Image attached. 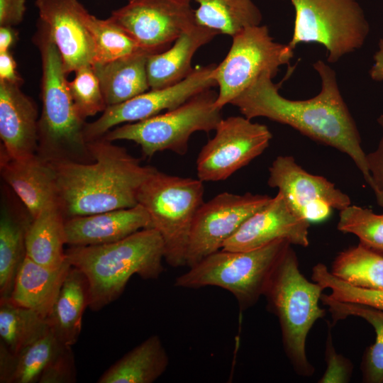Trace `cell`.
I'll return each mask as SVG.
<instances>
[{
	"instance_id": "3",
	"label": "cell",
	"mask_w": 383,
	"mask_h": 383,
	"mask_svg": "<svg viewBox=\"0 0 383 383\" xmlns=\"http://www.w3.org/2000/svg\"><path fill=\"white\" fill-rule=\"evenodd\" d=\"M66 260L86 276L89 308L98 311L123 294L131 277L156 279L164 271L163 240L154 228H145L116 242L70 246Z\"/></svg>"
},
{
	"instance_id": "7",
	"label": "cell",
	"mask_w": 383,
	"mask_h": 383,
	"mask_svg": "<svg viewBox=\"0 0 383 383\" xmlns=\"http://www.w3.org/2000/svg\"><path fill=\"white\" fill-rule=\"evenodd\" d=\"M199 179L181 177L156 168L141 185L138 204L148 211L152 228L160 235L164 259L172 267L186 266V255L195 215L204 201Z\"/></svg>"
},
{
	"instance_id": "22",
	"label": "cell",
	"mask_w": 383,
	"mask_h": 383,
	"mask_svg": "<svg viewBox=\"0 0 383 383\" xmlns=\"http://www.w3.org/2000/svg\"><path fill=\"white\" fill-rule=\"evenodd\" d=\"M71 267L66 260L59 268L50 269L26 256L16 274L9 299L46 318Z\"/></svg>"
},
{
	"instance_id": "34",
	"label": "cell",
	"mask_w": 383,
	"mask_h": 383,
	"mask_svg": "<svg viewBox=\"0 0 383 383\" xmlns=\"http://www.w3.org/2000/svg\"><path fill=\"white\" fill-rule=\"evenodd\" d=\"M338 229L356 235L362 245L383 255V213L349 205L340 210Z\"/></svg>"
},
{
	"instance_id": "29",
	"label": "cell",
	"mask_w": 383,
	"mask_h": 383,
	"mask_svg": "<svg viewBox=\"0 0 383 383\" xmlns=\"http://www.w3.org/2000/svg\"><path fill=\"white\" fill-rule=\"evenodd\" d=\"M195 20L218 34L233 36L245 28L260 25L262 15L252 0H193Z\"/></svg>"
},
{
	"instance_id": "9",
	"label": "cell",
	"mask_w": 383,
	"mask_h": 383,
	"mask_svg": "<svg viewBox=\"0 0 383 383\" xmlns=\"http://www.w3.org/2000/svg\"><path fill=\"white\" fill-rule=\"evenodd\" d=\"M295 12L293 34L287 43L323 45L327 61L334 63L361 48L370 24L357 0H289Z\"/></svg>"
},
{
	"instance_id": "5",
	"label": "cell",
	"mask_w": 383,
	"mask_h": 383,
	"mask_svg": "<svg viewBox=\"0 0 383 383\" xmlns=\"http://www.w3.org/2000/svg\"><path fill=\"white\" fill-rule=\"evenodd\" d=\"M323 290L301 272L290 245L276 265L263 293L268 311L279 321L284 353L294 371L301 377H311L315 371L308 359L306 343L315 322L326 314L319 305Z\"/></svg>"
},
{
	"instance_id": "8",
	"label": "cell",
	"mask_w": 383,
	"mask_h": 383,
	"mask_svg": "<svg viewBox=\"0 0 383 383\" xmlns=\"http://www.w3.org/2000/svg\"><path fill=\"white\" fill-rule=\"evenodd\" d=\"M217 96L215 91L206 89L164 113L111 129L102 138L133 141L149 158L164 150L184 155L194 133L215 131L223 118L221 109L215 104Z\"/></svg>"
},
{
	"instance_id": "2",
	"label": "cell",
	"mask_w": 383,
	"mask_h": 383,
	"mask_svg": "<svg viewBox=\"0 0 383 383\" xmlns=\"http://www.w3.org/2000/svg\"><path fill=\"white\" fill-rule=\"evenodd\" d=\"M88 143L91 162L52 163L65 220L135 206L141 185L155 169L102 138Z\"/></svg>"
},
{
	"instance_id": "43",
	"label": "cell",
	"mask_w": 383,
	"mask_h": 383,
	"mask_svg": "<svg viewBox=\"0 0 383 383\" xmlns=\"http://www.w3.org/2000/svg\"><path fill=\"white\" fill-rule=\"evenodd\" d=\"M17 38L13 27L0 26V52L9 51Z\"/></svg>"
},
{
	"instance_id": "39",
	"label": "cell",
	"mask_w": 383,
	"mask_h": 383,
	"mask_svg": "<svg viewBox=\"0 0 383 383\" xmlns=\"http://www.w3.org/2000/svg\"><path fill=\"white\" fill-rule=\"evenodd\" d=\"M377 123L382 135L377 148L367 154V162L372 182V189L378 204L383 208V114L377 118Z\"/></svg>"
},
{
	"instance_id": "37",
	"label": "cell",
	"mask_w": 383,
	"mask_h": 383,
	"mask_svg": "<svg viewBox=\"0 0 383 383\" xmlns=\"http://www.w3.org/2000/svg\"><path fill=\"white\" fill-rule=\"evenodd\" d=\"M328 328L325 360L326 370L319 383H347L352 377L353 366L350 360L338 353L333 346L331 328Z\"/></svg>"
},
{
	"instance_id": "18",
	"label": "cell",
	"mask_w": 383,
	"mask_h": 383,
	"mask_svg": "<svg viewBox=\"0 0 383 383\" xmlns=\"http://www.w3.org/2000/svg\"><path fill=\"white\" fill-rule=\"evenodd\" d=\"M21 86L0 82L1 148L13 158L37 154L38 110Z\"/></svg>"
},
{
	"instance_id": "31",
	"label": "cell",
	"mask_w": 383,
	"mask_h": 383,
	"mask_svg": "<svg viewBox=\"0 0 383 383\" xmlns=\"http://www.w3.org/2000/svg\"><path fill=\"white\" fill-rule=\"evenodd\" d=\"M50 331L45 318L9 298H0V343L17 353Z\"/></svg>"
},
{
	"instance_id": "20",
	"label": "cell",
	"mask_w": 383,
	"mask_h": 383,
	"mask_svg": "<svg viewBox=\"0 0 383 383\" xmlns=\"http://www.w3.org/2000/svg\"><path fill=\"white\" fill-rule=\"evenodd\" d=\"M152 222L140 204L133 207L70 218L65 220L67 244L90 246L122 240L145 228Z\"/></svg>"
},
{
	"instance_id": "4",
	"label": "cell",
	"mask_w": 383,
	"mask_h": 383,
	"mask_svg": "<svg viewBox=\"0 0 383 383\" xmlns=\"http://www.w3.org/2000/svg\"><path fill=\"white\" fill-rule=\"evenodd\" d=\"M42 65V110L38 120L37 154L51 163L93 160L79 114L71 96L61 55L39 21L34 36Z\"/></svg>"
},
{
	"instance_id": "35",
	"label": "cell",
	"mask_w": 383,
	"mask_h": 383,
	"mask_svg": "<svg viewBox=\"0 0 383 383\" xmlns=\"http://www.w3.org/2000/svg\"><path fill=\"white\" fill-rule=\"evenodd\" d=\"M311 279L323 289H331L328 296L335 300L383 311V289L353 286L333 275L323 263L313 266Z\"/></svg>"
},
{
	"instance_id": "25",
	"label": "cell",
	"mask_w": 383,
	"mask_h": 383,
	"mask_svg": "<svg viewBox=\"0 0 383 383\" xmlns=\"http://www.w3.org/2000/svg\"><path fill=\"white\" fill-rule=\"evenodd\" d=\"M150 54L140 50L114 61L91 65L107 106L126 101L150 89L147 74Z\"/></svg>"
},
{
	"instance_id": "13",
	"label": "cell",
	"mask_w": 383,
	"mask_h": 383,
	"mask_svg": "<svg viewBox=\"0 0 383 383\" xmlns=\"http://www.w3.org/2000/svg\"><path fill=\"white\" fill-rule=\"evenodd\" d=\"M268 195L235 194L224 192L198 209L192 223L186 255V266L193 267L208 255L221 250L243 223L264 207Z\"/></svg>"
},
{
	"instance_id": "16",
	"label": "cell",
	"mask_w": 383,
	"mask_h": 383,
	"mask_svg": "<svg viewBox=\"0 0 383 383\" xmlns=\"http://www.w3.org/2000/svg\"><path fill=\"white\" fill-rule=\"evenodd\" d=\"M40 22L48 30L67 74L91 65L94 45L89 13L78 0H35Z\"/></svg>"
},
{
	"instance_id": "15",
	"label": "cell",
	"mask_w": 383,
	"mask_h": 383,
	"mask_svg": "<svg viewBox=\"0 0 383 383\" xmlns=\"http://www.w3.org/2000/svg\"><path fill=\"white\" fill-rule=\"evenodd\" d=\"M215 67V64H211L194 67L193 72L178 84L150 89L123 103L107 106L99 118L86 123L87 141L102 138L121 123L143 121L162 111L175 109L199 93L217 86L213 78Z\"/></svg>"
},
{
	"instance_id": "28",
	"label": "cell",
	"mask_w": 383,
	"mask_h": 383,
	"mask_svg": "<svg viewBox=\"0 0 383 383\" xmlns=\"http://www.w3.org/2000/svg\"><path fill=\"white\" fill-rule=\"evenodd\" d=\"M321 302L328 308L333 325L348 316L365 320L374 328V343L367 348L361 362L362 380L367 383H383V311L357 304L341 302L322 294Z\"/></svg>"
},
{
	"instance_id": "32",
	"label": "cell",
	"mask_w": 383,
	"mask_h": 383,
	"mask_svg": "<svg viewBox=\"0 0 383 383\" xmlns=\"http://www.w3.org/2000/svg\"><path fill=\"white\" fill-rule=\"evenodd\" d=\"M330 272L353 286L383 289V255L360 243L339 252Z\"/></svg>"
},
{
	"instance_id": "11",
	"label": "cell",
	"mask_w": 383,
	"mask_h": 383,
	"mask_svg": "<svg viewBox=\"0 0 383 383\" xmlns=\"http://www.w3.org/2000/svg\"><path fill=\"white\" fill-rule=\"evenodd\" d=\"M215 131L196 159L197 177L202 182L227 179L260 155L272 138L267 126L243 116L222 118Z\"/></svg>"
},
{
	"instance_id": "10",
	"label": "cell",
	"mask_w": 383,
	"mask_h": 383,
	"mask_svg": "<svg viewBox=\"0 0 383 383\" xmlns=\"http://www.w3.org/2000/svg\"><path fill=\"white\" fill-rule=\"evenodd\" d=\"M223 60L216 65L213 78L219 87L216 106L221 109L269 72L274 77L279 67L289 65L294 50L274 40L265 25L245 28L233 36Z\"/></svg>"
},
{
	"instance_id": "26",
	"label": "cell",
	"mask_w": 383,
	"mask_h": 383,
	"mask_svg": "<svg viewBox=\"0 0 383 383\" xmlns=\"http://www.w3.org/2000/svg\"><path fill=\"white\" fill-rule=\"evenodd\" d=\"M169 357L157 335L145 339L109 367L98 383H152L166 371Z\"/></svg>"
},
{
	"instance_id": "21",
	"label": "cell",
	"mask_w": 383,
	"mask_h": 383,
	"mask_svg": "<svg viewBox=\"0 0 383 383\" xmlns=\"http://www.w3.org/2000/svg\"><path fill=\"white\" fill-rule=\"evenodd\" d=\"M218 34L196 23L181 34L170 48L150 54L147 61L150 89L171 87L187 78L194 69L192 61L195 52Z\"/></svg>"
},
{
	"instance_id": "38",
	"label": "cell",
	"mask_w": 383,
	"mask_h": 383,
	"mask_svg": "<svg viewBox=\"0 0 383 383\" xmlns=\"http://www.w3.org/2000/svg\"><path fill=\"white\" fill-rule=\"evenodd\" d=\"M77 370L72 347L65 345L43 372L38 383H73Z\"/></svg>"
},
{
	"instance_id": "40",
	"label": "cell",
	"mask_w": 383,
	"mask_h": 383,
	"mask_svg": "<svg viewBox=\"0 0 383 383\" xmlns=\"http://www.w3.org/2000/svg\"><path fill=\"white\" fill-rule=\"evenodd\" d=\"M26 0H0V26L14 27L23 19Z\"/></svg>"
},
{
	"instance_id": "36",
	"label": "cell",
	"mask_w": 383,
	"mask_h": 383,
	"mask_svg": "<svg viewBox=\"0 0 383 383\" xmlns=\"http://www.w3.org/2000/svg\"><path fill=\"white\" fill-rule=\"evenodd\" d=\"M68 82L74 103L82 117L86 119L104 112L107 105L99 79L91 65L80 67Z\"/></svg>"
},
{
	"instance_id": "14",
	"label": "cell",
	"mask_w": 383,
	"mask_h": 383,
	"mask_svg": "<svg viewBox=\"0 0 383 383\" xmlns=\"http://www.w3.org/2000/svg\"><path fill=\"white\" fill-rule=\"evenodd\" d=\"M268 185L277 188L289 209L309 223L326 220L333 209L351 204L350 197L326 178L304 170L292 156L277 157L269 167Z\"/></svg>"
},
{
	"instance_id": "30",
	"label": "cell",
	"mask_w": 383,
	"mask_h": 383,
	"mask_svg": "<svg viewBox=\"0 0 383 383\" xmlns=\"http://www.w3.org/2000/svg\"><path fill=\"white\" fill-rule=\"evenodd\" d=\"M32 218L14 215L4 205L0 215V298L11 296L18 271L26 257V234Z\"/></svg>"
},
{
	"instance_id": "42",
	"label": "cell",
	"mask_w": 383,
	"mask_h": 383,
	"mask_svg": "<svg viewBox=\"0 0 383 383\" xmlns=\"http://www.w3.org/2000/svg\"><path fill=\"white\" fill-rule=\"evenodd\" d=\"M369 74L372 80L383 81V38L379 40L378 48L373 56V64Z\"/></svg>"
},
{
	"instance_id": "23",
	"label": "cell",
	"mask_w": 383,
	"mask_h": 383,
	"mask_svg": "<svg viewBox=\"0 0 383 383\" xmlns=\"http://www.w3.org/2000/svg\"><path fill=\"white\" fill-rule=\"evenodd\" d=\"M87 307H89L87 279L80 270L72 266L45 318L50 332L61 343L72 347L77 342Z\"/></svg>"
},
{
	"instance_id": "1",
	"label": "cell",
	"mask_w": 383,
	"mask_h": 383,
	"mask_svg": "<svg viewBox=\"0 0 383 383\" xmlns=\"http://www.w3.org/2000/svg\"><path fill=\"white\" fill-rule=\"evenodd\" d=\"M313 67L321 79V91L305 100H292L282 96L274 76L265 72L231 104L242 115L252 120L265 117L289 126L311 139L346 154L354 162L372 189L360 132L340 93L335 70L318 60Z\"/></svg>"
},
{
	"instance_id": "17",
	"label": "cell",
	"mask_w": 383,
	"mask_h": 383,
	"mask_svg": "<svg viewBox=\"0 0 383 383\" xmlns=\"http://www.w3.org/2000/svg\"><path fill=\"white\" fill-rule=\"evenodd\" d=\"M310 223L297 216L277 192L262 209L248 217L223 245L222 250L248 251L279 239L307 247Z\"/></svg>"
},
{
	"instance_id": "33",
	"label": "cell",
	"mask_w": 383,
	"mask_h": 383,
	"mask_svg": "<svg viewBox=\"0 0 383 383\" xmlns=\"http://www.w3.org/2000/svg\"><path fill=\"white\" fill-rule=\"evenodd\" d=\"M87 24L94 45L92 65L109 62L143 50L128 33L109 18L100 19L89 14Z\"/></svg>"
},
{
	"instance_id": "12",
	"label": "cell",
	"mask_w": 383,
	"mask_h": 383,
	"mask_svg": "<svg viewBox=\"0 0 383 383\" xmlns=\"http://www.w3.org/2000/svg\"><path fill=\"white\" fill-rule=\"evenodd\" d=\"M192 0H128L109 18L128 33L141 49L152 54L166 50L196 24Z\"/></svg>"
},
{
	"instance_id": "19",
	"label": "cell",
	"mask_w": 383,
	"mask_h": 383,
	"mask_svg": "<svg viewBox=\"0 0 383 383\" xmlns=\"http://www.w3.org/2000/svg\"><path fill=\"white\" fill-rule=\"evenodd\" d=\"M0 170L28 214L35 218L48 204L57 201V175L52 163L38 154L13 158L1 148Z\"/></svg>"
},
{
	"instance_id": "27",
	"label": "cell",
	"mask_w": 383,
	"mask_h": 383,
	"mask_svg": "<svg viewBox=\"0 0 383 383\" xmlns=\"http://www.w3.org/2000/svg\"><path fill=\"white\" fill-rule=\"evenodd\" d=\"M65 345L50 331L17 353L0 343V382L38 383L44 370Z\"/></svg>"
},
{
	"instance_id": "41",
	"label": "cell",
	"mask_w": 383,
	"mask_h": 383,
	"mask_svg": "<svg viewBox=\"0 0 383 383\" xmlns=\"http://www.w3.org/2000/svg\"><path fill=\"white\" fill-rule=\"evenodd\" d=\"M0 82L21 86L23 79L16 70V63L10 51L0 52Z\"/></svg>"
},
{
	"instance_id": "6",
	"label": "cell",
	"mask_w": 383,
	"mask_h": 383,
	"mask_svg": "<svg viewBox=\"0 0 383 383\" xmlns=\"http://www.w3.org/2000/svg\"><path fill=\"white\" fill-rule=\"evenodd\" d=\"M290 245L287 240L279 239L252 250L221 249L178 276L174 286L187 289L207 286L223 288L234 296L240 311H245L263 296L272 271Z\"/></svg>"
},
{
	"instance_id": "24",
	"label": "cell",
	"mask_w": 383,
	"mask_h": 383,
	"mask_svg": "<svg viewBox=\"0 0 383 383\" xmlns=\"http://www.w3.org/2000/svg\"><path fill=\"white\" fill-rule=\"evenodd\" d=\"M65 218L57 201L46 205L32 218L26 234V256L50 269L66 262Z\"/></svg>"
}]
</instances>
